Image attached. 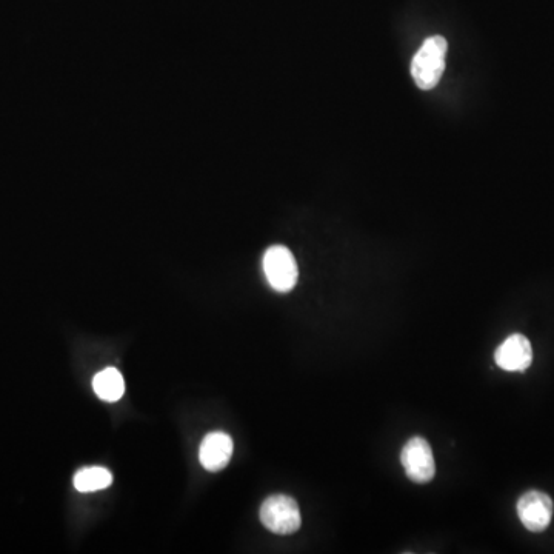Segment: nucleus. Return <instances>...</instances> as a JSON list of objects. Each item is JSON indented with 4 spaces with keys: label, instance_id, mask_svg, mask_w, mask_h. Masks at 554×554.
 <instances>
[{
    "label": "nucleus",
    "instance_id": "nucleus-6",
    "mask_svg": "<svg viewBox=\"0 0 554 554\" xmlns=\"http://www.w3.org/2000/svg\"><path fill=\"white\" fill-rule=\"evenodd\" d=\"M494 361L505 371H525L533 362V347L524 334H511L499 345Z\"/></svg>",
    "mask_w": 554,
    "mask_h": 554
},
{
    "label": "nucleus",
    "instance_id": "nucleus-2",
    "mask_svg": "<svg viewBox=\"0 0 554 554\" xmlns=\"http://www.w3.org/2000/svg\"><path fill=\"white\" fill-rule=\"evenodd\" d=\"M259 516L265 528L281 536L296 533L302 524L298 502L285 494H274L265 499Z\"/></svg>",
    "mask_w": 554,
    "mask_h": 554
},
{
    "label": "nucleus",
    "instance_id": "nucleus-8",
    "mask_svg": "<svg viewBox=\"0 0 554 554\" xmlns=\"http://www.w3.org/2000/svg\"><path fill=\"white\" fill-rule=\"evenodd\" d=\"M94 393L105 402H116L124 396L125 381L121 371L116 368H105L93 379Z\"/></svg>",
    "mask_w": 554,
    "mask_h": 554
},
{
    "label": "nucleus",
    "instance_id": "nucleus-4",
    "mask_svg": "<svg viewBox=\"0 0 554 554\" xmlns=\"http://www.w3.org/2000/svg\"><path fill=\"white\" fill-rule=\"evenodd\" d=\"M401 462L408 479L414 484H427L436 474L433 450L421 436H414L402 448Z\"/></svg>",
    "mask_w": 554,
    "mask_h": 554
},
{
    "label": "nucleus",
    "instance_id": "nucleus-1",
    "mask_svg": "<svg viewBox=\"0 0 554 554\" xmlns=\"http://www.w3.org/2000/svg\"><path fill=\"white\" fill-rule=\"evenodd\" d=\"M448 45L442 36L428 37L411 62V76L421 90H433L445 71Z\"/></svg>",
    "mask_w": 554,
    "mask_h": 554
},
{
    "label": "nucleus",
    "instance_id": "nucleus-7",
    "mask_svg": "<svg viewBox=\"0 0 554 554\" xmlns=\"http://www.w3.org/2000/svg\"><path fill=\"white\" fill-rule=\"evenodd\" d=\"M233 450V439L227 433L216 431V433L208 434L202 441L201 450H199L202 467L213 473L224 470L233 456Z\"/></svg>",
    "mask_w": 554,
    "mask_h": 554
},
{
    "label": "nucleus",
    "instance_id": "nucleus-3",
    "mask_svg": "<svg viewBox=\"0 0 554 554\" xmlns=\"http://www.w3.org/2000/svg\"><path fill=\"white\" fill-rule=\"evenodd\" d=\"M264 273L268 284L279 293H288L298 284V264L284 245H274L265 251Z\"/></svg>",
    "mask_w": 554,
    "mask_h": 554
},
{
    "label": "nucleus",
    "instance_id": "nucleus-9",
    "mask_svg": "<svg viewBox=\"0 0 554 554\" xmlns=\"http://www.w3.org/2000/svg\"><path fill=\"white\" fill-rule=\"evenodd\" d=\"M111 484H113V474L104 467L82 468L74 476V487L81 493L105 490Z\"/></svg>",
    "mask_w": 554,
    "mask_h": 554
},
{
    "label": "nucleus",
    "instance_id": "nucleus-5",
    "mask_svg": "<svg viewBox=\"0 0 554 554\" xmlns=\"http://www.w3.org/2000/svg\"><path fill=\"white\" fill-rule=\"evenodd\" d=\"M519 519L531 533H542L547 530L553 519V499L544 491L531 490L522 494L518 505Z\"/></svg>",
    "mask_w": 554,
    "mask_h": 554
}]
</instances>
